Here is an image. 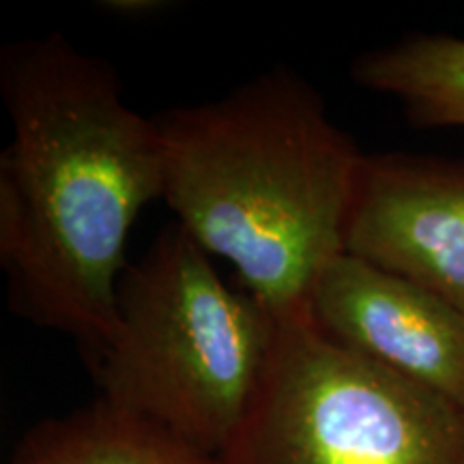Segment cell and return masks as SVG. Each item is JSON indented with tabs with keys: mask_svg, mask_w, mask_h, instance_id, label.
Listing matches in <instances>:
<instances>
[{
	"mask_svg": "<svg viewBox=\"0 0 464 464\" xmlns=\"http://www.w3.org/2000/svg\"><path fill=\"white\" fill-rule=\"evenodd\" d=\"M0 97V265L11 307L95 353L116 321L133 222L164 194L153 116L123 102L110 63L65 34L9 44Z\"/></svg>",
	"mask_w": 464,
	"mask_h": 464,
	"instance_id": "obj_1",
	"label": "cell"
},
{
	"mask_svg": "<svg viewBox=\"0 0 464 464\" xmlns=\"http://www.w3.org/2000/svg\"><path fill=\"white\" fill-rule=\"evenodd\" d=\"M153 123L161 200L177 224L208 256L228 260L276 316L305 312L318 277L346 252L365 160L321 92L280 65Z\"/></svg>",
	"mask_w": 464,
	"mask_h": 464,
	"instance_id": "obj_2",
	"label": "cell"
},
{
	"mask_svg": "<svg viewBox=\"0 0 464 464\" xmlns=\"http://www.w3.org/2000/svg\"><path fill=\"white\" fill-rule=\"evenodd\" d=\"M280 324L174 222L127 265L114 329L89 363L106 402L219 456L256 398Z\"/></svg>",
	"mask_w": 464,
	"mask_h": 464,
	"instance_id": "obj_3",
	"label": "cell"
},
{
	"mask_svg": "<svg viewBox=\"0 0 464 464\" xmlns=\"http://www.w3.org/2000/svg\"><path fill=\"white\" fill-rule=\"evenodd\" d=\"M224 464H464V406L282 318Z\"/></svg>",
	"mask_w": 464,
	"mask_h": 464,
	"instance_id": "obj_4",
	"label": "cell"
},
{
	"mask_svg": "<svg viewBox=\"0 0 464 464\" xmlns=\"http://www.w3.org/2000/svg\"><path fill=\"white\" fill-rule=\"evenodd\" d=\"M307 316L348 351L464 406V312L432 290L344 252L318 277Z\"/></svg>",
	"mask_w": 464,
	"mask_h": 464,
	"instance_id": "obj_5",
	"label": "cell"
},
{
	"mask_svg": "<svg viewBox=\"0 0 464 464\" xmlns=\"http://www.w3.org/2000/svg\"><path fill=\"white\" fill-rule=\"evenodd\" d=\"M346 252L464 312V161L365 158Z\"/></svg>",
	"mask_w": 464,
	"mask_h": 464,
	"instance_id": "obj_6",
	"label": "cell"
},
{
	"mask_svg": "<svg viewBox=\"0 0 464 464\" xmlns=\"http://www.w3.org/2000/svg\"><path fill=\"white\" fill-rule=\"evenodd\" d=\"M11 464H224L160 423L97 398L26 434Z\"/></svg>",
	"mask_w": 464,
	"mask_h": 464,
	"instance_id": "obj_7",
	"label": "cell"
},
{
	"mask_svg": "<svg viewBox=\"0 0 464 464\" xmlns=\"http://www.w3.org/2000/svg\"><path fill=\"white\" fill-rule=\"evenodd\" d=\"M357 84L396 97L420 127H464V39L420 34L353 63Z\"/></svg>",
	"mask_w": 464,
	"mask_h": 464,
	"instance_id": "obj_8",
	"label": "cell"
}]
</instances>
